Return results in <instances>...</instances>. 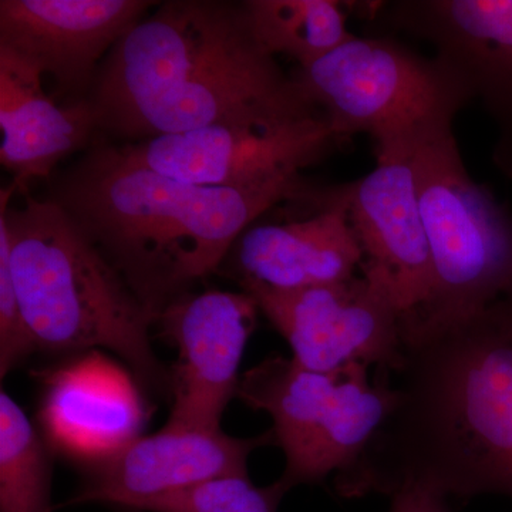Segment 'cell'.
I'll use <instances>...</instances> for the list:
<instances>
[{"label":"cell","mask_w":512,"mask_h":512,"mask_svg":"<svg viewBox=\"0 0 512 512\" xmlns=\"http://www.w3.org/2000/svg\"><path fill=\"white\" fill-rule=\"evenodd\" d=\"M237 397L274 420L275 444L286 467V490L319 483L352 466L396 406L390 373L369 376V366L352 363L333 372H313L272 355L239 380Z\"/></svg>","instance_id":"7"},{"label":"cell","mask_w":512,"mask_h":512,"mask_svg":"<svg viewBox=\"0 0 512 512\" xmlns=\"http://www.w3.org/2000/svg\"><path fill=\"white\" fill-rule=\"evenodd\" d=\"M306 187L301 174L247 188L184 183L103 144L60 177L52 198L158 316L218 271L245 229Z\"/></svg>","instance_id":"3"},{"label":"cell","mask_w":512,"mask_h":512,"mask_svg":"<svg viewBox=\"0 0 512 512\" xmlns=\"http://www.w3.org/2000/svg\"><path fill=\"white\" fill-rule=\"evenodd\" d=\"M412 160L433 289L403 323L443 326L473 318L512 288V211L468 173L454 131L423 144Z\"/></svg>","instance_id":"6"},{"label":"cell","mask_w":512,"mask_h":512,"mask_svg":"<svg viewBox=\"0 0 512 512\" xmlns=\"http://www.w3.org/2000/svg\"><path fill=\"white\" fill-rule=\"evenodd\" d=\"M288 490L276 481L256 487L247 476H228L148 498L133 510L148 512H276Z\"/></svg>","instance_id":"20"},{"label":"cell","mask_w":512,"mask_h":512,"mask_svg":"<svg viewBox=\"0 0 512 512\" xmlns=\"http://www.w3.org/2000/svg\"><path fill=\"white\" fill-rule=\"evenodd\" d=\"M256 39L272 56L308 67L352 39L348 3L336 0H245Z\"/></svg>","instance_id":"18"},{"label":"cell","mask_w":512,"mask_h":512,"mask_svg":"<svg viewBox=\"0 0 512 512\" xmlns=\"http://www.w3.org/2000/svg\"><path fill=\"white\" fill-rule=\"evenodd\" d=\"M275 444L272 430L255 439H235L221 430L181 429L167 424L153 436L137 437L107 457L72 504L137 503L228 476H247L256 448Z\"/></svg>","instance_id":"15"},{"label":"cell","mask_w":512,"mask_h":512,"mask_svg":"<svg viewBox=\"0 0 512 512\" xmlns=\"http://www.w3.org/2000/svg\"><path fill=\"white\" fill-rule=\"evenodd\" d=\"M0 512H50L42 441L8 393L0 394Z\"/></svg>","instance_id":"19"},{"label":"cell","mask_w":512,"mask_h":512,"mask_svg":"<svg viewBox=\"0 0 512 512\" xmlns=\"http://www.w3.org/2000/svg\"><path fill=\"white\" fill-rule=\"evenodd\" d=\"M340 143L322 116L279 124H217L117 147L131 163L184 183L247 188L301 174Z\"/></svg>","instance_id":"10"},{"label":"cell","mask_w":512,"mask_h":512,"mask_svg":"<svg viewBox=\"0 0 512 512\" xmlns=\"http://www.w3.org/2000/svg\"><path fill=\"white\" fill-rule=\"evenodd\" d=\"M258 305L247 292L184 293L158 313L160 335L178 350L174 406L167 424L221 430L237 396L239 365L256 328Z\"/></svg>","instance_id":"11"},{"label":"cell","mask_w":512,"mask_h":512,"mask_svg":"<svg viewBox=\"0 0 512 512\" xmlns=\"http://www.w3.org/2000/svg\"><path fill=\"white\" fill-rule=\"evenodd\" d=\"M156 5L144 0H0V47L83 100L99 67Z\"/></svg>","instance_id":"13"},{"label":"cell","mask_w":512,"mask_h":512,"mask_svg":"<svg viewBox=\"0 0 512 512\" xmlns=\"http://www.w3.org/2000/svg\"><path fill=\"white\" fill-rule=\"evenodd\" d=\"M412 157L380 158L372 173L342 185L363 252L360 275L380 286L403 318L419 312L433 289Z\"/></svg>","instance_id":"12"},{"label":"cell","mask_w":512,"mask_h":512,"mask_svg":"<svg viewBox=\"0 0 512 512\" xmlns=\"http://www.w3.org/2000/svg\"><path fill=\"white\" fill-rule=\"evenodd\" d=\"M370 19L434 47L493 120L494 164L512 180V0H397Z\"/></svg>","instance_id":"9"},{"label":"cell","mask_w":512,"mask_h":512,"mask_svg":"<svg viewBox=\"0 0 512 512\" xmlns=\"http://www.w3.org/2000/svg\"><path fill=\"white\" fill-rule=\"evenodd\" d=\"M15 192L12 184L0 191V220L8 228L13 281L36 348L110 349L141 379H157L153 309L59 202L26 192L22 207L13 208Z\"/></svg>","instance_id":"4"},{"label":"cell","mask_w":512,"mask_h":512,"mask_svg":"<svg viewBox=\"0 0 512 512\" xmlns=\"http://www.w3.org/2000/svg\"><path fill=\"white\" fill-rule=\"evenodd\" d=\"M36 349L13 281L10 239L5 221L0 220V375H8Z\"/></svg>","instance_id":"21"},{"label":"cell","mask_w":512,"mask_h":512,"mask_svg":"<svg viewBox=\"0 0 512 512\" xmlns=\"http://www.w3.org/2000/svg\"><path fill=\"white\" fill-rule=\"evenodd\" d=\"M292 77L342 143L367 134L377 160L412 157L454 131V119L471 101L439 60L392 37L353 36Z\"/></svg>","instance_id":"5"},{"label":"cell","mask_w":512,"mask_h":512,"mask_svg":"<svg viewBox=\"0 0 512 512\" xmlns=\"http://www.w3.org/2000/svg\"><path fill=\"white\" fill-rule=\"evenodd\" d=\"M43 76L35 64L0 47V163L23 194L30 181L46 180L64 157L82 150L97 130L89 100L59 106L45 92Z\"/></svg>","instance_id":"16"},{"label":"cell","mask_w":512,"mask_h":512,"mask_svg":"<svg viewBox=\"0 0 512 512\" xmlns=\"http://www.w3.org/2000/svg\"><path fill=\"white\" fill-rule=\"evenodd\" d=\"M399 393L342 473V497L421 485L444 497L512 498V316L500 301L443 326L402 323Z\"/></svg>","instance_id":"1"},{"label":"cell","mask_w":512,"mask_h":512,"mask_svg":"<svg viewBox=\"0 0 512 512\" xmlns=\"http://www.w3.org/2000/svg\"><path fill=\"white\" fill-rule=\"evenodd\" d=\"M86 99L99 130L134 141L323 116L256 39L242 2L222 0L158 3L111 49Z\"/></svg>","instance_id":"2"},{"label":"cell","mask_w":512,"mask_h":512,"mask_svg":"<svg viewBox=\"0 0 512 512\" xmlns=\"http://www.w3.org/2000/svg\"><path fill=\"white\" fill-rule=\"evenodd\" d=\"M500 302L503 303L504 308L507 309V311L510 312V315L512 316V288L510 289V292L504 296L503 299H500Z\"/></svg>","instance_id":"23"},{"label":"cell","mask_w":512,"mask_h":512,"mask_svg":"<svg viewBox=\"0 0 512 512\" xmlns=\"http://www.w3.org/2000/svg\"><path fill=\"white\" fill-rule=\"evenodd\" d=\"M42 416L50 439L64 451L101 458L137 439L146 420L134 384L99 353L49 376Z\"/></svg>","instance_id":"17"},{"label":"cell","mask_w":512,"mask_h":512,"mask_svg":"<svg viewBox=\"0 0 512 512\" xmlns=\"http://www.w3.org/2000/svg\"><path fill=\"white\" fill-rule=\"evenodd\" d=\"M448 498L421 485H410L392 495L389 512H451Z\"/></svg>","instance_id":"22"},{"label":"cell","mask_w":512,"mask_h":512,"mask_svg":"<svg viewBox=\"0 0 512 512\" xmlns=\"http://www.w3.org/2000/svg\"><path fill=\"white\" fill-rule=\"evenodd\" d=\"M313 212L299 220L255 221L228 255L239 285L299 291L356 275L363 252L350 225L342 185L312 187Z\"/></svg>","instance_id":"14"},{"label":"cell","mask_w":512,"mask_h":512,"mask_svg":"<svg viewBox=\"0 0 512 512\" xmlns=\"http://www.w3.org/2000/svg\"><path fill=\"white\" fill-rule=\"evenodd\" d=\"M259 311L292 349V360L313 372L352 363L396 373L403 360V315L365 276L299 291L244 284Z\"/></svg>","instance_id":"8"}]
</instances>
